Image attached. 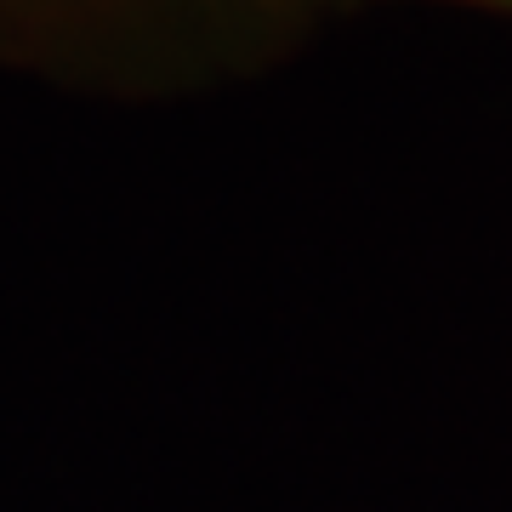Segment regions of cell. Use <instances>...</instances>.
Returning a JSON list of instances; mask_svg holds the SVG:
<instances>
[]
</instances>
